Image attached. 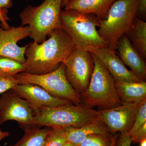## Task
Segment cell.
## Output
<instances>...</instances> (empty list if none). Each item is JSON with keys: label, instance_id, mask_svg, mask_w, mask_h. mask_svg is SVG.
Masks as SVG:
<instances>
[{"label": "cell", "instance_id": "obj_1", "mask_svg": "<svg viewBox=\"0 0 146 146\" xmlns=\"http://www.w3.org/2000/svg\"><path fill=\"white\" fill-rule=\"evenodd\" d=\"M48 36L41 44L33 41L27 44L24 72L33 75L51 72L65 62L76 48L63 29H56Z\"/></svg>", "mask_w": 146, "mask_h": 146}, {"label": "cell", "instance_id": "obj_2", "mask_svg": "<svg viewBox=\"0 0 146 146\" xmlns=\"http://www.w3.org/2000/svg\"><path fill=\"white\" fill-rule=\"evenodd\" d=\"M60 20L62 29L76 47L91 52L108 48L107 44L97 29L100 25L101 20L95 14L74 10H61Z\"/></svg>", "mask_w": 146, "mask_h": 146}, {"label": "cell", "instance_id": "obj_3", "mask_svg": "<svg viewBox=\"0 0 146 146\" xmlns=\"http://www.w3.org/2000/svg\"><path fill=\"white\" fill-rule=\"evenodd\" d=\"M73 104L39 110L34 113L31 128L79 127L100 118L99 110L83 103Z\"/></svg>", "mask_w": 146, "mask_h": 146}, {"label": "cell", "instance_id": "obj_4", "mask_svg": "<svg viewBox=\"0 0 146 146\" xmlns=\"http://www.w3.org/2000/svg\"><path fill=\"white\" fill-rule=\"evenodd\" d=\"M94 68L88 88L80 97L83 104L100 110L123 104L115 86V80L96 55L92 53Z\"/></svg>", "mask_w": 146, "mask_h": 146}, {"label": "cell", "instance_id": "obj_5", "mask_svg": "<svg viewBox=\"0 0 146 146\" xmlns=\"http://www.w3.org/2000/svg\"><path fill=\"white\" fill-rule=\"evenodd\" d=\"M63 0H44L40 5H29L19 14L21 25L28 26L33 42L41 44L52 32L62 29L60 13Z\"/></svg>", "mask_w": 146, "mask_h": 146}, {"label": "cell", "instance_id": "obj_6", "mask_svg": "<svg viewBox=\"0 0 146 146\" xmlns=\"http://www.w3.org/2000/svg\"><path fill=\"white\" fill-rule=\"evenodd\" d=\"M140 0H117L110 9L107 18L101 21L98 30L108 48L116 51L120 38L125 35L136 17Z\"/></svg>", "mask_w": 146, "mask_h": 146}, {"label": "cell", "instance_id": "obj_7", "mask_svg": "<svg viewBox=\"0 0 146 146\" xmlns=\"http://www.w3.org/2000/svg\"><path fill=\"white\" fill-rule=\"evenodd\" d=\"M65 65L61 63L51 72L42 75H33L21 72L15 76L19 84H31L42 87L54 98L68 100L75 104H82L80 95L68 82L65 75Z\"/></svg>", "mask_w": 146, "mask_h": 146}, {"label": "cell", "instance_id": "obj_8", "mask_svg": "<svg viewBox=\"0 0 146 146\" xmlns=\"http://www.w3.org/2000/svg\"><path fill=\"white\" fill-rule=\"evenodd\" d=\"M66 78L80 95L89 86L94 68L92 53L76 47L65 62Z\"/></svg>", "mask_w": 146, "mask_h": 146}, {"label": "cell", "instance_id": "obj_9", "mask_svg": "<svg viewBox=\"0 0 146 146\" xmlns=\"http://www.w3.org/2000/svg\"><path fill=\"white\" fill-rule=\"evenodd\" d=\"M34 112L26 100L12 89L0 96V125L8 121L18 122L24 131L31 128Z\"/></svg>", "mask_w": 146, "mask_h": 146}, {"label": "cell", "instance_id": "obj_10", "mask_svg": "<svg viewBox=\"0 0 146 146\" xmlns=\"http://www.w3.org/2000/svg\"><path fill=\"white\" fill-rule=\"evenodd\" d=\"M143 102L140 103H123L117 107L99 110L100 118L113 134L129 132Z\"/></svg>", "mask_w": 146, "mask_h": 146}, {"label": "cell", "instance_id": "obj_11", "mask_svg": "<svg viewBox=\"0 0 146 146\" xmlns=\"http://www.w3.org/2000/svg\"><path fill=\"white\" fill-rule=\"evenodd\" d=\"M31 35L28 26L11 27L7 29L0 27V55L11 58L24 64L28 45L20 47L17 43L27 36L30 37Z\"/></svg>", "mask_w": 146, "mask_h": 146}, {"label": "cell", "instance_id": "obj_12", "mask_svg": "<svg viewBox=\"0 0 146 146\" xmlns=\"http://www.w3.org/2000/svg\"><path fill=\"white\" fill-rule=\"evenodd\" d=\"M12 90L29 103L34 113L45 108L57 107L73 104L68 100L59 99L52 96L42 87L35 84H19Z\"/></svg>", "mask_w": 146, "mask_h": 146}, {"label": "cell", "instance_id": "obj_13", "mask_svg": "<svg viewBox=\"0 0 146 146\" xmlns=\"http://www.w3.org/2000/svg\"><path fill=\"white\" fill-rule=\"evenodd\" d=\"M91 53L99 58L110 74L115 79L129 82L142 81L125 67L116 54V51L108 48H105L95 50Z\"/></svg>", "mask_w": 146, "mask_h": 146}, {"label": "cell", "instance_id": "obj_14", "mask_svg": "<svg viewBox=\"0 0 146 146\" xmlns=\"http://www.w3.org/2000/svg\"><path fill=\"white\" fill-rule=\"evenodd\" d=\"M116 50L117 55L125 65L142 81H145L146 64L140 54L133 48L125 35L119 39Z\"/></svg>", "mask_w": 146, "mask_h": 146}, {"label": "cell", "instance_id": "obj_15", "mask_svg": "<svg viewBox=\"0 0 146 146\" xmlns=\"http://www.w3.org/2000/svg\"><path fill=\"white\" fill-rule=\"evenodd\" d=\"M112 0H69L64 10H74L86 14H94L101 21L107 18Z\"/></svg>", "mask_w": 146, "mask_h": 146}, {"label": "cell", "instance_id": "obj_16", "mask_svg": "<svg viewBox=\"0 0 146 146\" xmlns=\"http://www.w3.org/2000/svg\"><path fill=\"white\" fill-rule=\"evenodd\" d=\"M114 80L119 96L123 104L140 103L146 100L145 81L129 82Z\"/></svg>", "mask_w": 146, "mask_h": 146}, {"label": "cell", "instance_id": "obj_17", "mask_svg": "<svg viewBox=\"0 0 146 146\" xmlns=\"http://www.w3.org/2000/svg\"><path fill=\"white\" fill-rule=\"evenodd\" d=\"M65 129L67 141L76 145L80 143L86 137L91 134H112L100 118L80 127H70L65 128Z\"/></svg>", "mask_w": 146, "mask_h": 146}, {"label": "cell", "instance_id": "obj_18", "mask_svg": "<svg viewBox=\"0 0 146 146\" xmlns=\"http://www.w3.org/2000/svg\"><path fill=\"white\" fill-rule=\"evenodd\" d=\"M125 35L133 48L144 59L146 58V23L135 18Z\"/></svg>", "mask_w": 146, "mask_h": 146}, {"label": "cell", "instance_id": "obj_19", "mask_svg": "<svg viewBox=\"0 0 146 146\" xmlns=\"http://www.w3.org/2000/svg\"><path fill=\"white\" fill-rule=\"evenodd\" d=\"M51 128L33 127L25 130L23 136L15 145L9 146H42Z\"/></svg>", "mask_w": 146, "mask_h": 146}, {"label": "cell", "instance_id": "obj_20", "mask_svg": "<svg viewBox=\"0 0 146 146\" xmlns=\"http://www.w3.org/2000/svg\"><path fill=\"white\" fill-rule=\"evenodd\" d=\"M25 70L23 63L11 58L0 55V75L15 76L24 72Z\"/></svg>", "mask_w": 146, "mask_h": 146}, {"label": "cell", "instance_id": "obj_21", "mask_svg": "<svg viewBox=\"0 0 146 146\" xmlns=\"http://www.w3.org/2000/svg\"><path fill=\"white\" fill-rule=\"evenodd\" d=\"M67 141L65 128H51L42 146H63Z\"/></svg>", "mask_w": 146, "mask_h": 146}, {"label": "cell", "instance_id": "obj_22", "mask_svg": "<svg viewBox=\"0 0 146 146\" xmlns=\"http://www.w3.org/2000/svg\"><path fill=\"white\" fill-rule=\"evenodd\" d=\"M114 134H91L86 137L78 146H111Z\"/></svg>", "mask_w": 146, "mask_h": 146}, {"label": "cell", "instance_id": "obj_23", "mask_svg": "<svg viewBox=\"0 0 146 146\" xmlns=\"http://www.w3.org/2000/svg\"><path fill=\"white\" fill-rule=\"evenodd\" d=\"M146 123V100L143 102L135 116L134 123L132 127L129 131L131 135L141 126Z\"/></svg>", "mask_w": 146, "mask_h": 146}, {"label": "cell", "instance_id": "obj_24", "mask_svg": "<svg viewBox=\"0 0 146 146\" xmlns=\"http://www.w3.org/2000/svg\"><path fill=\"white\" fill-rule=\"evenodd\" d=\"M19 84L18 79L15 76L0 75V95L13 89Z\"/></svg>", "mask_w": 146, "mask_h": 146}, {"label": "cell", "instance_id": "obj_25", "mask_svg": "<svg viewBox=\"0 0 146 146\" xmlns=\"http://www.w3.org/2000/svg\"><path fill=\"white\" fill-rule=\"evenodd\" d=\"M132 142L129 132H120L116 140L115 146H131Z\"/></svg>", "mask_w": 146, "mask_h": 146}, {"label": "cell", "instance_id": "obj_26", "mask_svg": "<svg viewBox=\"0 0 146 146\" xmlns=\"http://www.w3.org/2000/svg\"><path fill=\"white\" fill-rule=\"evenodd\" d=\"M132 142L135 143H140L146 138V123L141 126L136 131L130 135Z\"/></svg>", "mask_w": 146, "mask_h": 146}, {"label": "cell", "instance_id": "obj_27", "mask_svg": "<svg viewBox=\"0 0 146 146\" xmlns=\"http://www.w3.org/2000/svg\"><path fill=\"white\" fill-rule=\"evenodd\" d=\"M136 18L143 21L146 19V0H140L139 7L136 14Z\"/></svg>", "mask_w": 146, "mask_h": 146}, {"label": "cell", "instance_id": "obj_28", "mask_svg": "<svg viewBox=\"0 0 146 146\" xmlns=\"http://www.w3.org/2000/svg\"><path fill=\"white\" fill-rule=\"evenodd\" d=\"M8 9L0 8V22L1 23L2 28L5 29H7L10 27L7 21L10 19L7 15Z\"/></svg>", "mask_w": 146, "mask_h": 146}, {"label": "cell", "instance_id": "obj_29", "mask_svg": "<svg viewBox=\"0 0 146 146\" xmlns=\"http://www.w3.org/2000/svg\"><path fill=\"white\" fill-rule=\"evenodd\" d=\"M12 0H0V8L8 9L13 6Z\"/></svg>", "mask_w": 146, "mask_h": 146}, {"label": "cell", "instance_id": "obj_30", "mask_svg": "<svg viewBox=\"0 0 146 146\" xmlns=\"http://www.w3.org/2000/svg\"><path fill=\"white\" fill-rule=\"evenodd\" d=\"M9 132L8 131H3L1 130L0 128V143L3 139L8 137L9 136Z\"/></svg>", "mask_w": 146, "mask_h": 146}, {"label": "cell", "instance_id": "obj_31", "mask_svg": "<svg viewBox=\"0 0 146 146\" xmlns=\"http://www.w3.org/2000/svg\"><path fill=\"white\" fill-rule=\"evenodd\" d=\"M119 133H116V134H114L113 138H112V143L111 146H115L116 140H117V138Z\"/></svg>", "mask_w": 146, "mask_h": 146}, {"label": "cell", "instance_id": "obj_32", "mask_svg": "<svg viewBox=\"0 0 146 146\" xmlns=\"http://www.w3.org/2000/svg\"><path fill=\"white\" fill-rule=\"evenodd\" d=\"M63 146H78L76 144L73 143L71 142H69V141H67L66 143L64 144Z\"/></svg>", "mask_w": 146, "mask_h": 146}, {"label": "cell", "instance_id": "obj_33", "mask_svg": "<svg viewBox=\"0 0 146 146\" xmlns=\"http://www.w3.org/2000/svg\"><path fill=\"white\" fill-rule=\"evenodd\" d=\"M140 146H146V138L140 142Z\"/></svg>", "mask_w": 146, "mask_h": 146}, {"label": "cell", "instance_id": "obj_34", "mask_svg": "<svg viewBox=\"0 0 146 146\" xmlns=\"http://www.w3.org/2000/svg\"><path fill=\"white\" fill-rule=\"evenodd\" d=\"M69 0H63L62 3V7H64L65 5Z\"/></svg>", "mask_w": 146, "mask_h": 146}, {"label": "cell", "instance_id": "obj_35", "mask_svg": "<svg viewBox=\"0 0 146 146\" xmlns=\"http://www.w3.org/2000/svg\"><path fill=\"white\" fill-rule=\"evenodd\" d=\"M112 2H114V1H117V0H112Z\"/></svg>", "mask_w": 146, "mask_h": 146}, {"label": "cell", "instance_id": "obj_36", "mask_svg": "<svg viewBox=\"0 0 146 146\" xmlns=\"http://www.w3.org/2000/svg\"><path fill=\"white\" fill-rule=\"evenodd\" d=\"M25 1H31V0H25Z\"/></svg>", "mask_w": 146, "mask_h": 146}]
</instances>
